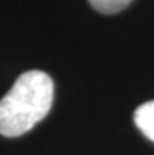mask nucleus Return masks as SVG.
<instances>
[{
  "mask_svg": "<svg viewBox=\"0 0 154 155\" xmlns=\"http://www.w3.org/2000/svg\"><path fill=\"white\" fill-rule=\"evenodd\" d=\"M134 122L148 140L154 141V100L145 102L135 110Z\"/></svg>",
  "mask_w": 154,
  "mask_h": 155,
  "instance_id": "2",
  "label": "nucleus"
},
{
  "mask_svg": "<svg viewBox=\"0 0 154 155\" xmlns=\"http://www.w3.org/2000/svg\"><path fill=\"white\" fill-rule=\"evenodd\" d=\"M53 102V81L41 71L19 75L0 100V135L16 138L43 121Z\"/></svg>",
  "mask_w": 154,
  "mask_h": 155,
  "instance_id": "1",
  "label": "nucleus"
},
{
  "mask_svg": "<svg viewBox=\"0 0 154 155\" xmlns=\"http://www.w3.org/2000/svg\"><path fill=\"white\" fill-rule=\"evenodd\" d=\"M96 11L102 14H115L123 11L126 6H129L132 0H88Z\"/></svg>",
  "mask_w": 154,
  "mask_h": 155,
  "instance_id": "3",
  "label": "nucleus"
}]
</instances>
